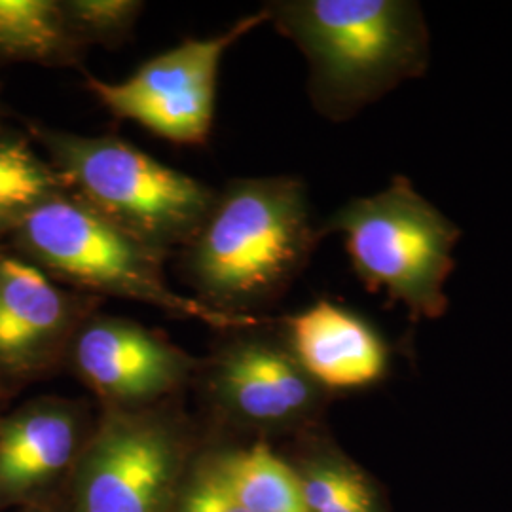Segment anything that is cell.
I'll return each mask as SVG.
<instances>
[{
    "instance_id": "1",
    "label": "cell",
    "mask_w": 512,
    "mask_h": 512,
    "mask_svg": "<svg viewBox=\"0 0 512 512\" xmlns=\"http://www.w3.org/2000/svg\"><path fill=\"white\" fill-rule=\"evenodd\" d=\"M268 21L304 54L311 103L342 122L429 67L431 40L418 2L277 0Z\"/></svg>"
},
{
    "instance_id": "2",
    "label": "cell",
    "mask_w": 512,
    "mask_h": 512,
    "mask_svg": "<svg viewBox=\"0 0 512 512\" xmlns=\"http://www.w3.org/2000/svg\"><path fill=\"white\" fill-rule=\"evenodd\" d=\"M319 228L296 177L236 179L217 194L186 245L184 270L203 304L253 315L277 300L306 268Z\"/></svg>"
},
{
    "instance_id": "3",
    "label": "cell",
    "mask_w": 512,
    "mask_h": 512,
    "mask_svg": "<svg viewBox=\"0 0 512 512\" xmlns=\"http://www.w3.org/2000/svg\"><path fill=\"white\" fill-rule=\"evenodd\" d=\"M21 247L46 274L90 294L156 306L213 329L258 327L256 315L224 313L200 298L175 293L165 279L164 255L95 213L69 192L37 205L14 228Z\"/></svg>"
},
{
    "instance_id": "4",
    "label": "cell",
    "mask_w": 512,
    "mask_h": 512,
    "mask_svg": "<svg viewBox=\"0 0 512 512\" xmlns=\"http://www.w3.org/2000/svg\"><path fill=\"white\" fill-rule=\"evenodd\" d=\"M340 234L351 268L370 293L401 302L412 321L439 319L448 310L446 281L454 272L461 230L427 202L403 175L336 209L319 238Z\"/></svg>"
},
{
    "instance_id": "5",
    "label": "cell",
    "mask_w": 512,
    "mask_h": 512,
    "mask_svg": "<svg viewBox=\"0 0 512 512\" xmlns=\"http://www.w3.org/2000/svg\"><path fill=\"white\" fill-rule=\"evenodd\" d=\"M42 141L69 194L162 255L186 247L217 200L209 186L120 137L44 131Z\"/></svg>"
},
{
    "instance_id": "6",
    "label": "cell",
    "mask_w": 512,
    "mask_h": 512,
    "mask_svg": "<svg viewBox=\"0 0 512 512\" xmlns=\"http://www.w3.org/2000/svg\"><path fill=\"white\" fill-rule=\"evenodd\" d=\"M205 431L175 401L101 408L65 492L69 512H171Z\"/></svg>"
},
{
    "instance_id": "7",
    "label": "cell",
    "mask_w": 512,
    "mask_h": 512,
    "mask_svg": "<svg viewBox=\"0 0 512 512\" xmlns=\"http://www.w3.org/2000/svg\"><path fill=\"white\" fill-rule=\"evenodd\" d=\"M258 327L236 330L200 361L196 382L215 423L211 433L293 439L319 427L330 395L296 361L281 330Z\"/></svg>"
},
{
    "instance_id": "8",
    "label": "cell",
    "mask_w": 512,
    "mask_h": 512,
    "mask_svg": "<svg viewBox=\"0 0 512 512\" xmlns=\"http://www.w3.org/2000/svg\"><path fill=\"white\" fill-rule=\"evenodd\" d=\"M268 21V12L238 19L224 33L188 38L152 57L120 82L88 76L86 88L118 116L177 145H203L211 133L224 54Z\"/></svg>"
},
{
    "instance_id": "9",
    "label": "cell",
    "mask_w": 512,
    "mask_h": 512,
    "mask_svg": "<svg viewBox=\"0 0 512 512\" xmlns=\"http://www.w3.org/2000/svg\"><path fill=\"white\" fill-rule=\"evenodd\" d=\"M67 365L101 408L135 410L173 401L196 380L200 359L131 319L92 313L74 334Z\"/></svg>"
},
{
    "instance_id": "10",
    "label": "cell",
    "mask_w": 512,
    "mask_h": 512,
    "mask_svg": "<svg viewBox=\"0 0 512 512\" xmlns=\"http://www.w3.org/2000/svg\"><path fill=\"white\" fill-rule=\"evenodd\" d=\"M93 423L84 404L44 397L0 418V511L61 499Z\"/></svg>"
},
{
    "instance_id": "11",
    "label": "cell",
    "mask_w": 512,
    "mask_h": 512,
    "mask_svg": "<svg viewBox=\"0 0 512 512\" xmlns=\"http://www.w3.org/2000/svg\"><path fill=\"white\" fill-rule=\"evenodd\" d=\"M95 300L57 287L37 264L0 256V385L38 378L67 363Z\"/></svg>"
},
{
    "instance_id": "12",
    "label": "cell",
    "mask_w": 512,
    "mask_h": 512,
    "mask_svg": "<svg viewBox=\"0 0 512 512\" xmlns=\"http://www.w3.org/2000/svg\"><path fill=\"white\" fill-rule=\"evenodd\" d=\"M281 334L296 361L330 397L384 382L391 349L365 317L330 300L283 319Z\"/></svg>"
},
{
    "instance_id": "13",
    "label": "cell",
    "mask_w": 512,
    "mask_h": 512,
    "mask_svg": "<svg viewBox=\"0 0 512 512\" xmlns=\"http://www.w3.org/2000/svg\"><path fill=\"white\" fill-rule=\"evenodd\" d=\"M298 478L306 512H391L380 482L319 427L279 450Z\"/></svg>"
},
{
    "instance_id": "14",
    "label": "cell",
    "mask_w": 512,
    "mask_h": 512,
    "mask_svg": "<svg viewBox=\"0 0 512 512\" xmlns=\"http://www.w3.org/2000/svg\"><path fill=\"white\" fill-rule=\"evenodd\" d=\"M207 437L219 476L243 511L306 512L293 467L270 440Z\"/></svg>"
},
{
    "instance_id": "15",
    "label": "cell",
    "mask_w": 512,
    "mask_h": 512,
    "mask_svg": "<svg viewBox=\"0 0 512 512\" xmlns=\"http://www.w3.org/2000/svg\"><path fill=\"white\" fill-rule=\"evenodd\" d=\"M82 52L61 2L0 0V54L71 63Z\"/></svg>"
},
{
    "instance_id": "16",
    "label": "cell",
    "mask_w": 512,
    "mask_h": 512,
    "mask_svg": "<svg viewBox=\"0 0 512 512\" xmlns=\"http://www.w3.org/2000/svg\"><path fill=\"white\" fill-rule=\"evenodd\" d=\"M61 192L67 188L54 165L21 139L0 137V228H16L29 211Z\"/></svg>"
},
{
    "instance_id": "17",
    "label": "cell",
    "mask_w": 512,
    "mask_h": 512,
    "mask_svg": "<svg viewBox=\"0 0 512 512\" xmlns=\"http://www.w3.org/2000/svg\"><path fill=\"white\" fill-rule=\"evenodd\" d=\"M74 37L90 44L118 46L129 37L145 4L139 0H69L61 2Z\"/></svg>"
},
{
    "instance_id": "18",
    "label": "cell",
    "mask_w": 512,
    "mask_h": 512,
    "mask_svg": "<svg viewBox=\"0 0 512 512\" xmlns=\"http://www.w3.org/2000/svg\"><path fill=\"white\" fill-rule=\"evenodd\" d=\"M171 512H245L219 476L207 433L184 475Z\"/></svg>"
},
{
    "instance_id": "19",
    "label": "cell",
    "mask_w": 512,
    "mask_h": 512,
    "mask_svg": "<svg viewBox=\"0 0 512 512\" xmlns=\"http://www.w3.org/2000/svg\"><path fill=\"white\" fill-rule=\"evenodd\" d=\"M18 512H69V509H67L65 495H63L61 499H55L52 503H44L37 507H25V509H19Z\"/></svg>"
}]
</instances>
